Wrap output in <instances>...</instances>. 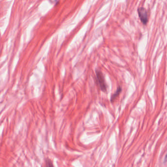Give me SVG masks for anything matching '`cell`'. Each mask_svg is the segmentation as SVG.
Masks as SVG:
<instances>
[{
	"mask_svg": "<svg viewBox=\"0 0 167 167\" xmlns=\"http://www.w3.org/2000/svg\"><path fill=\"white\" fill-rule=\"evenodd\" d=\"M138 13L141 22L144 25H146L148 21V15L147 10L144 8H139L138 9Z\"/></svg>",
	"mask_w": 167,
	"mask_h": 167,
	"instance_id": "obj_1",
	"label": "cell"
},
{
	"mask_svg": "<svg viewBox=\"0 0 167 167\" xmlns=\"http://www.w3.org/2000/svg\"><path fill=\"white\" fill-rule=\"evenodd\" d=\"M96 76L100 89L104 92L106 91L107 85L103 73L100 71H96Z\"/></svg>",
	"mask_w": 167,
	"mask_h": 167,
	"instance_id": "obj_2",
	"label": "cell"
},
{
	"mask_svg": "<svg viewBox=\"0 0 167 167\" xmlns=\"http://www.w3.org/2000/svg\"><path fill=\"white\" fill-rule=\"evenodd\" d=\"M121 90H122L121 88L120 87H119L117 89V90L116 91V92L112 95V96L111 97V99H110L111 102H112L113 101H114L115 100V99L117 98V97L118 96V95L120 94Z\"/></svg>",
	"mask_w": 167,
	"mask_h": 167,
	"instance_id": "obj_3",
	"label": "cell"
},
{
	"mask_svg": "<svg viewBox=\"0 0 167 167\" xmlns=\"http://www.w3.org/2000/svg\"><path fill=\"white\" fill-rule=\"evenodd\" d=\"M46 165L47 167H54L52 162L49 159H48L46 160Z\"/></svg>",
	"mask_w": 167,
	"mask_h": 167,
	"instance_id": "obj_4",
	"label": "cell"
},
{
	"mask_svg": "<svg viewBox=\"0 0 167 167\" xmlns=\"http://www.w3.org/2000/svg\"><path fill=\"white\" fill-rule=\"evenodd\" d=\"M165 162H166V161L167 160V155H166V157H165Z\"/></svg>",
	"mask_w": 167,
	"mask_h": 167,
	"instance_id": "obj_5",
	"label": "cell"
}]
</instances>
